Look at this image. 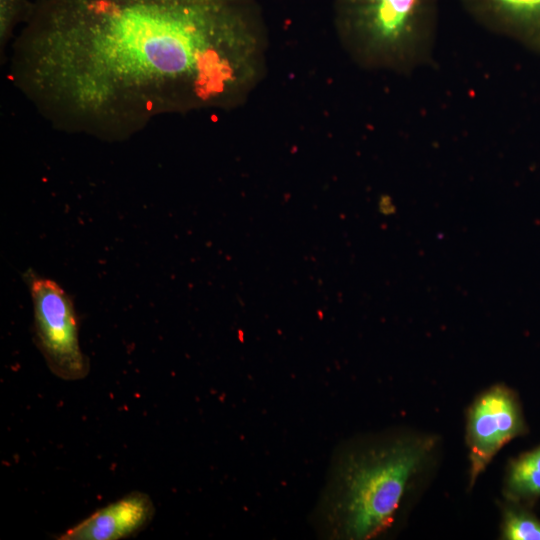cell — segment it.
<instances>
[{
    "label": "cell",
    "instance_id": "cell-1",
    "mask_svg": "<svg viewBox=\"0 0 540 540\" xmlns=\"http://www.w3.org/2000/svg\"><path fill=\"white\" fill-rule=\"evenodd\" d=\"M269 46L259 0H38L9 78L54 128L121 141L157 116L242 106Z\"/></svg>",
    "mask_w": 540,
    "mask_h": 540
},
{
    "label": "cell",
    "instance_id": "cell-2",
    "mask_svg": "<svg viewBox=\"0 0 540 540\" xmlns=\"http://www.w3.org/2000/svg\"><path fill=\"white\" fill-rule=\"evenodd\" d=\"M433 448L430 437L396 435L343 452L318 510L325 534L350 540L382 534Z\"/></svg>",
    "mask_w": 540,
    "mask_h": 540
},
{
    "label": "cell",
    "instance_id": "cell-3",
    "mask_svg": "<svg viewBox=\"0 0 540 540\" xmlns=\"http://www.w3.org/2000/svg\"><path fill=\"white\" fill-rule=\"evenodd\" d=\"M332 21L356 65L406 75L432 61L439 0H333Z\"/></svg>",
    "mask_w": 540,
    "mask_h": 540
},
{
    "label": "cell",
    "instance_id": "cell-4",
    "mask_svg": "<svg viewBox=\"0 0 540 540\" xmlns=\"http://www.w3.org/2000/svg\"><path fill=\"white\" fill-rule=\"evenodd\" d=\"M33 304L35 342L57 377L75 381L89 372V360L79 342V325L71 297L55 281L32 269L23 276Z\"/></svg>",
    "mask_w": 540,
    "mask_h": 540
},
{
    "label": "cell",
    "instance_id": "cell-5",
    "mask_svg": "<svg viewBox=\"0 0 540 540\" xmlns=\"http://www.w3.org/2000/svg\"><path fill=\"white\" fill-rule=\"evenodd\" d=\"M526 433L527 423L513 390L496 385L483 392L473 402L467 416L470 483L476 481L506 443Z\"/></svg>",
    "mask_w": 540,
    "mask_h": 540
},
{
    "label": "cell",
    "instance_id": "cell-6",
    "mask_svg": "<svg viewBox=\"0 0 540 540\" xmlns=\"http://www.w3.org/2000/svg\"><path fill=\"white\" fill-rule=\"evenodd\" d=\"M155 506L146 493L133 491L67 529L60 540H119L136 535L152 521Z\"/></svg>",
    "mask_w": 540,
    "mask_h": 540
},
{
    "label": "cell",
    "instance_id": "cell-7",
    "mask_svg": "<svg viewBox=\"0 0 540 540\" xmlns=\"http://www.w3.org/2000/svg\"><path fill=\"white\" fill-rule=\"evenodd\" d=\"M485 29L533 45L540 36V0H460Z\"/></svg>",
    "mask_w": 540,
    "mask_h": 540
},
{
    "label": "cell",
    "instance_id": "cell-8",
    "mask_svg": "<svg viewBox=\"0 0 540 540\" xmlns=\"http://www.w3.org/2000/svg\"><path fill=\"white\" fill-rule=\"evenodd\" d=\"M504 491L509 501L527 506L540 499V445L510 461Z\"/></svg>",
    "mask_w": 540,
    "mask_h": 540
},
{
    "label": "cell",
    "instance_id": "cell-9",
    "mask_svg": "<svg viewBox=\"0 0 540 540\" xmlns=\"http://www.w3.org/2000/svg\"><path fill=\"white\" fill-rule=\"evenodd\" d=\"M501 532L506 540H540V519L527 505L510 501L503 509Z\"/></svg>",
    "mask_w": 540,
    "mask_h": 540
},
{
    "label": "cell",
    "instance_id": "cell-10",
    "mask_svg": "<svg viewBox=\"0 0 540 540\" xmlns=\"http://www.w3.org/2000/svg\"><path fill=\"white\" fill-rule=\"evenodd\" d=\"M33 3L28 0H0V45L5 51L8 43L14 38L17 26L28 18Z\"/></svg>",
    "mask_w": 540,
    "mask_h": 540
}]
</instances>
